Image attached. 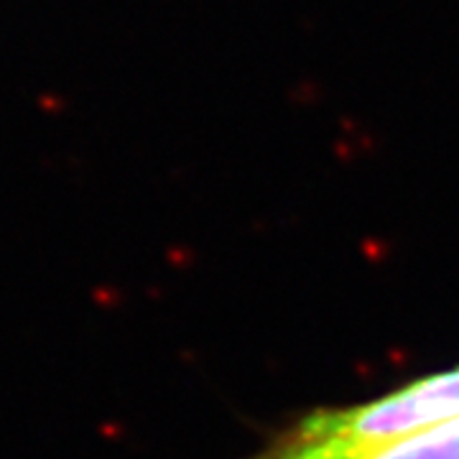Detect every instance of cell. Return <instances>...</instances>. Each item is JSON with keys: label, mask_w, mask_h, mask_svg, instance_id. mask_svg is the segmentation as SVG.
Here are the masks:
<instances>
[{"label": "cell", "mask_w": 459, "mask_h": 459, "mask_svg": "<svg viewBox=\"0 0 459 459\" xmlns=\"http://www.w3.org/2000/svg\"><path fill=\"white\" fill-rule=\"evenodd\" d=\"M452 419H459V370L416 380L362 406L312 413L283 446L327 452L355 449L401 439Z\"/></svg>", "instance_id": "1"}, {"label": "cell", "mask_w": 459, "mask_h": 459, "mask_svg": "<svg viewBox=\"0 0 459 459\" xmlns=\"http://www.w3.org/2000/svg\"><path fill=\"white\" fill-rule=\"evenodd\" d=\"M263 459H459V419L391 442L337 449V452L281 446L276 455Z\"/></svg>", "instance_id": "2"}]
</instances>
